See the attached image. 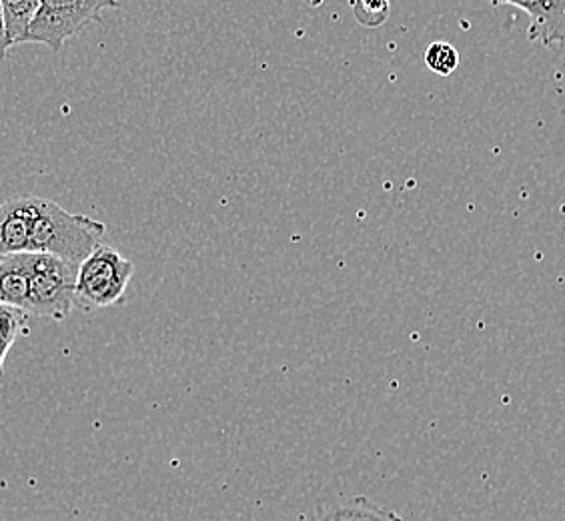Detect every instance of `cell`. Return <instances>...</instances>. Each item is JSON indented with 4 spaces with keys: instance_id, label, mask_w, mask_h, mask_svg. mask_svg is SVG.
<instances>
[{
    "instance_id": "obj_5",
    "label": "cell",
    "mask_w": 565,
    "mask_h": 521,
    "mask_svg": "<svg viewBox=\"0 0 565 521\" xmlns=\"http://www.w3.org/2000/svg\"><path fill=\"white\" fill-rule=\"evenodd\" d=\"M36 209L39 196H17L0 205V257L29 251Z\"/></svg>"
},
{
    "instance_id": "obj_11",
    "label": "cell",
    "mask_w": 565,
    "mask_h": 521,
    "mask_svg": "<svg viewBox=\"0 0 565 521\" xmlns=\"http://www.w3.org/2000/svg\"><path fill=\"white\" fill-rule=\"evenodd\" d=\"M22 326H24L22 311L0 305V345H12Z\"/></svg>"
},
{
    "instance_id": "obj_6",
    "label": "cell",
    "mask_w": 565,
    "mask_h": 521,
    "mask_svg": "<svg viewBox=\"0 0 565 521\" xmlns=\"http://www.w3.org/2000/svg\"><path fill=\"white\" fill-rule=\"evenodd\" d=\"M530 17L527 39L554 49L565 44V0H508Z\"/></svg>"
},
{
    "instance_id": "obj_9",
    "label": "cell",
    "mask_w": 565,
    "mask_h": 521,
    "mask_svg": "<svg viewBox=\"0 0 565 521\" xmlns=\"http://www.w3.org/2000/svg\"><path fill=\"white\" fill-rule=\"evenodd\" d=\"M425 65L429 66L435 75L449 76L459 66V53L454 44L435 41L425 49Z\"/></svg>"
},
{
    "instance_id": "obj_12",
    "label": "cell",
    "mask_w": 565,
    "mask_h": 521,
    "mask_svg": "<svg viewBox=\"0 0 565 521\" xmlns=\"http://www.w3.org/2000/svg\"><path fill=\"white\" fill-rule=\"evenodd\" d=\"M9 49H11V43H9L7 24H4V14H2V7H0V61H2V59H7V55H9Z\"/></svg>"
},
{
    "instance_id": "obj_13",
    "label": "cell",
    "mask_w": 565,
    "mask_h": 521,
    "mask_svg": "<svg viewBox=\"0 0 565 521\" xmlns=\"http://www.w3.org/2000/svg\"><path fill=\"white\" fill-rule=\"evenodd\" d=\"M11 348L12 345H0V373L4 370V361H7V355H9Z\"/></svg>"
},
{
    "instance_id": "obj_8",
    "label": "cell",
    "mask_w": 565,
    "mask_h": 521,
    "mask_svg": "<svg viewBox=\"0 0 565 521\" xmlns=\"http://www.w3.org/2000/svg\"><path fill=\"white\" fill-rule=\"evenodd\" d=\"M39 4H41V0H0L11 46L21 44L22 36L33 21Z\"/></svg>"
},
{
    "instance_id": "obj_14",
    "label": "cell",
    "mask_w": 565,
    "mask_h": 521,
    "mask_svg": "<svg viewBox=\"0 0 565 521\" xmlns=\"http://www.w3.org/2000/svg\"><path fill=\"white\" fill-rule=\"evenodd\" d=\"M490 2L498 4V7H501V4H508V0H490Z\"/></svg>"
},
{
    "instance_id": "obj_10",
    "label": "cell",
    "mask_w": 565,
    "mask_h": 521,
    "mask_svg": "<svg viewBox=\"0 0 565 521\" xmlns=\"http://www.w3.org/2000/svg\"><path fill=\"white\" fill-rule=\"evenodd\" d=\"M353 17L363 26H381L390 17V0H351Z\"/></svg>"
},
{
    "instance_id": "obj_3",
    "label": "cell",
    "mask_w": 565,
    "mask_h": 521,
    "mask_svg": "<svg viewBox=\"0 0 565 521\" xmlns=\"http://www.w3.org/2000/svg\"><path fill=\"white\" fill-rule=\"evenodd\" d=\"M119 9V0H41L21 43L44 44L56 53L100 12Z\"/></svg>"
},
{
    "instance_id": "obj_4",
    "label": "cell",
    "mask_w": 565,
    "mask_h": 521,
    "mask_svg": "<svg viewBox=\"0 0 565 521\" xmlns=\"http://www.w3.org/2000/svg\"><path fill=\"white\" fill-rule=\"evenodd\" d=\"M78 265L68 260L31 253V287L26 313L63 321L75 305Z\"/></svg>"
},
{
    "instance_id": "obj_1",
    "label": "cell",
    "mask_w": 565,
    "mask_h": 521,
    "mask_svg": "<svg viewBox=\"0 0 565 521\" xmlns=\"http://www.w3.org/2000/svg\"><path fill=\"white\" fill-rule=\"evenodd\" d=\"M107 227L97 219L68 213L63 206L39 196L29 253L55 255L81 265L105 237Z\"/></svg>"
},
{
    "instance_id": "obj_2",
    "label": "cell",
    "mask_w": 565,
    "mask_h": 521,
    "mask_svg": "<svg viewBox=\"0 0 565 521\" xmlns=\"http://www.w3.org/2000/svg\"><path fill=\"white\" fill-rule=\"evenodd\" d=\"M135 265L110 245H98L78 265L75 304L87 311L120 304L129 289Z\"/></svg>"
},
{
    "instance_id": "obj_7",
    "label": "cell",
    "mask_w": 565,
    "mask_h": 521,
    "mask_svg": "<svg viewBox=\"0 0 565 521\" xmlns=\"http://www.w3.org/2000/svg\"><path fill=\"white\" fill-rule=\"evenodd\" d=\"M31 287V253L0 257V305L19 311L29 307Z\"/></svg>"
}]
</instances>
